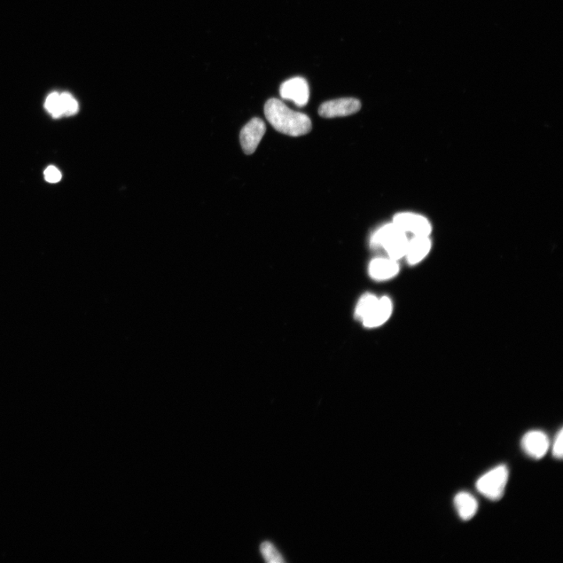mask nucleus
I'll return each mask as SVG.
<instances>
[{"mask_svg": "<svg viewBox=\"0 0 563 563\" xmlns=\"http://www.w3.org/2000/svg\"><path fill=\"white\" fill-rule=\"evenodd\" d=\"M361 107V102L355 98H341L325 102L319 107L318 114L325 119H333L354 114Z\"/></svg>", "mask_w": 563, "mask_h": 563, "instance_id": "nucleus-4", "label": "nucleus"}, {"mask_svg": "<svg viewBox=\"0 0 563 563\" xmlns=\"http://www.w3.org/2000/svg\"><path fill=\"white\" fill-rule=\"evenodd\" d=\"M392 302L389 297L383 296L378 299L370 315L363 321V323L368 328L377 327L385 324L392 313Z\"/></svg>", "mask_w": 563, "mask_h": 563, "instance_id": "nucleus-9", "label": "nucleus"}, {"mask_svg": "<svg viewBox=\"0 0 563 563\" xmlns=\"http://www.w3.org/2000/svg\"><path fill=\"white\" fill-rule=\"evenodd\" d=\"M260 550L266 562L269 563H283L285 562L277 547L269 542H263Z\"/></svg>", "mask_w": 563, "mask_h": 563, "instance_id": "nucleus-15", "label": "nucleus"}, {"mask_svg": "<svg viewBox=\"0 0 563 563\" xmlns=\"http://www.w3.org/2000/svg\"><path fill=\"white\" fill-rule=\"evenodd\" d=\"M45 108L54 119H60L63 114L61 106L60 95L58 92H53L46 98Z\"/></svg>", "mask_w": 563, "mask_h": 563, "instance_id": "nucleus-14", "label": "nucleus"}, {"mask_svg": "<svg viewBox=\"0 0 563 563\" xmlns=\"http://www.w3.org/2000/svg\"><path fill=\"white\" fill-rule=\"evenodd\" d=\"M460 518L463 520H471L478 510L476 499L469 493L460 492L454 499Z\"/></svg>", "mask_w": 563, "mask_h": 563, "instance_id": "nucleus-12", "label": "nucleus"}, {"mask_svg": "<svg viewBox=\"0 0 563 563\" xmlns=\"http://www.w3.org/2000/svg\"><path fill=\"white\" fill-rule=\"evenodd\" d=\"M408 244L406 232L394 223L383 225L374 232L371 238L372 247L385 248L389 258L395 261L405 257Z\"/></svg>", "mask_w": 563, "mask_h": 563, "instance_id": "nucleus-2", "label": "nucleus"}, {"mask_svg": "<svg viewBox=\"0 0 563 563\" xmlns=\"http://www.w3.org/2000/svg\"><path fill=\"white\" fill-rule=\"evenodd\" d=\"M264 111L272 127L283 134L301 136L308 134L312 129L308 115L293 111L278 99L272 98L266 102Z\"/></svg>", "mask_w": 563, "mask_h": 563, "instance_id": "nucleus-1", "label": "nucleus"}, {"mask_svg": "<svg viewBox=\"0 0 563 563\" xmlns=\"http://www.w3.org/2000/svg\"><path fill=\"white\" fill-rule=\"evenodd\" d=\"M431 249V241L429 237H414L409 240L405 257L411 264H416L424 259Z\"/></svg>", "mask_w": 563, "mask_h": 563, "instance_id": "nucleus-11", "label": "nucleus"}, {"mask_svg": "<svg viewBox=\"0 0 563 563\" xmlns=\"http://www.w3.org/2000/svg\"><path fill=\"white\" fill-rule=\"evenodd\" d=\"M265 132L266 125L261 119L254 117L250 120L240 132V139L242 151L247 155L254 154Z\"/></svg>", "mask_w": 563, "mask_h": 563, "instance_id": "nucleus-6", "label": "nucleus"}, {"mask_svg": "<svg viewBox=\"0 0 563 563\" xmlns=\"http://www.w3.org/2000/svg\"><path fill=\"white\" fill-rule=\"evenodd\" d=\"M282 98L292 100L299 107H304L309 103L310 90L306 80L301 77L291 78L280 86Z\"/></svg>", "mask_w": 563, "mask_h": 563, "instance_id": "nucleus-5", "label": "nucleus"}, {"mask_svg": "<svg viewBox=\"0 0 563 563\" xmlns=\"http://www.w3.org/2000/svg\"><path fill=\"white\" fill-rule=\"evenodd\" d=\"M63 114L64 116H73L80 109L77 100L73 97L72 94L63 92L60 94Z\"/></svg>", "mask_w": 563, "mask_h": 563, "instance_id": "nucleus-16", "label": "nucleus"}, {"mask_svg": "<svg viewBox=\"0 0 563 563\" xmlns=\"http://www.w3.org/2000/svg\"><path fill=\"white\" fill-rule=\"evenodd\" d=\"M44 177L46 182L50 183H59L62 178L61 172L54 166H49L44 171Z\"/></svg>", "mask_w": 563, "mask_h": 563, "instance_id": "nucleus-17", "label": "nucleus"}, {"mask_svg": "<svg viewBox=\"0 0 563 563\" xmlns=\"http://www.w3.org/2000/svg\"><path fill=\"white\" fill-rule=\"evenodd\" d=\"M562 444H563V431H562V429H561L559 430V434H557V438H555V441L553 445L552 454L554 458H557L558 459H562V456H563Z\"/></svg>", "mask_w": 563, "mask_h": 563, "instance_id": "nucleus-18", "label": "nucleus"}, {"mask_svg": "<svg viewBox=\"0 0 563 563\" xmlns=\"http://www.w3.org/2000/svg\"><path fill=\"white\" fill-rule=\"evenodd\" d=\"M521 446L527 456L540 459L549 451L550 442L545 433L540 430H532L523 436Z\"/></svg>", "mask_w": 563, "mask_h": 563, "instance_id": "nucleus-8", "label": "nucleus"}, {"mask_svg": "<svg viewBox=\"0 0 563 563\" xmlns=\"http://www.w3.org/2000/svg\"><path fill=\"white\" fill-rule=\"evenodd\" d=\"M394 224L404 232H412L414 237H429L431 225L427 219L413 213H399L394 217Z\"/></svg>", "mask_w": 563, "mask_h": 563, "instance_id": "nucleus-7", "label": "nucleus"}, {"mask_svg": "<svg viewBox=\"0 0 563 563\" xmlns=\"http://www.w3.org/2000/svg\"><path fill=\"white\" fill-rule=\"evenodd\" d=\"M378 299L377 296L372 294H365L363 296L362 299L359 300L357 304L355 317L363 322V321L370 315L375 304L377 303Z\"/></svg>", "mask_w": 563, "mask_h": 563, "instance_id": "nucleus-13", "label": "nucleus"}, {"mask_svg": "<svg viewBox=\"0 0 563 563\" xmlns=\"http://www.w3.org/2000/svg\"><path fill=\"white\" fill-rule=\"evenodd\" d=\"M508 479V467L500 465L483 475L477 481L476 487L484 497L491 500H498L504 495Z\"/></svg>", "mask_w": 563, "mask_h": 563, "instance_id": "nucleus-3", "label": "nucleus"}, {"mask_svg": "<svg viewBox=\"0 0 563 563\" xmlns=\"http://www.w3.org/2000/svg\"><path fill=\"white\" fill-rule=\"evenodd\" d=\"M399 264L391 258H375L370 264V277L375 280H387L399 272Z\"/></svg>", "mask_w": 563, "mask_h": 563, "instance_id": "nucleus-10", "label": "nucleus"}]
</instances>
